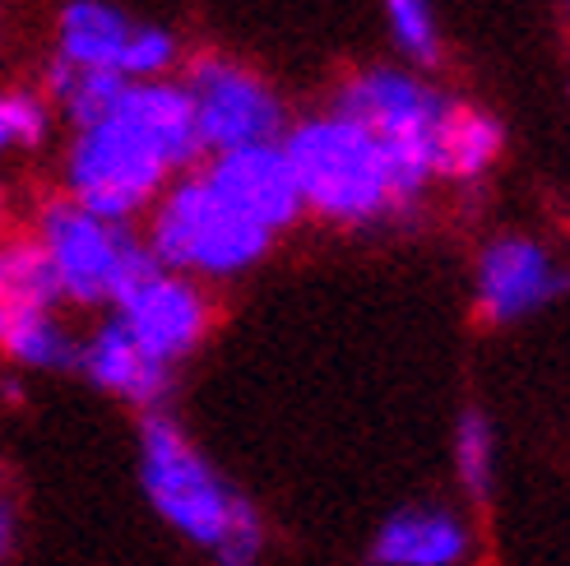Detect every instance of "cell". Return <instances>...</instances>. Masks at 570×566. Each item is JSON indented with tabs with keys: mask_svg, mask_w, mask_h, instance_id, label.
Returning <instances> with one entry per match:
<instances>
[{
	"mask_svg": "<svg viewBox=\"0 0 570 566\" xmlns=\"http://www.w3.org/2000/svg\"><path fill=\"white\" fill-rule=\"evenodd\" d=\"M570 289V274L529 237H501L478 261V316L488 325H515Z\"/></svg>",
	"mask_w": 570,
	"mask_h": 566,
	"instance_id": "8",
	"label": "cell"
},
{
	"mask_svg": "<svg viewBox=\"0 0 570 566\" xmlns=\"http://www.w3.org/2000/svg\"><path fill=\"white\" fill-rule=\"evenodd\" d=\"M173 56H177L173 33H163V28H135L121 51V75H163L173 66Z\"/></svg>",
	"mask_w": 570,
	"mask_h": 566,
	"instance_id": "23",
	"label": "cell"
},
{
	"mask_svg": "<svg viewBox=\"0 0 570 566\" xmlns=\"http://www.w3.org/2000/svg\"><path fill=\"white\" fill-rule=\"evenodd\" d=\"M450 107L436 89L422 79L399 75V70H366L344 84L334 117H348L362 130L381 139L390 158V182H394V209H409L426 177L436 173V139L450 117Z\"/></svg>",
	"mask_w": 570,
	"mask_h": 566,
	"instance_id": "3",
	"label": "cell"
},
{
	"mask_svg": "<svg viewBox=\"0 0 570 566\" xmlns=\"http://www.w3.org/2000/svg\"><path fill=\"white\" fill-rule=\"evenodd\" d=\"M394 38L404 42V51L413 56L417 66H436L441 61V42H436V19L426 0H385Z\"/></svg>",
	"mask_w": 570,
	"mask_h": 566,
	"instance_id": "20",
	"label": "cell"
},
{
	"mask_svg": "<svg viewBox=\"0 0 570 566\" xmlns=\"http://www.w3.org/2000/svg\"><path fill=\"white\" fill-rule=\"evenodd\" d=\"M265 553H269V529H265V516L250 506L237 520V529L223 539V548L214 553V566H265Z\"/></svg>",
	"mask_w": 570,
	"mask_h": 566,
	"instance_id": "22",
	"label": "cell"
},
{
	"mask_svg": "<svg viewBox=\"0 0 570 566\" xmlns=\"http://www.w3.org/2000/svg\"><path fill=\"white\" fill-rule=\"evenodd\" d=\"M61 283L38 242H14L0 251V325L28 311H56Z\"/></svg>",
	"mask_w": 570,
	"mask_h": 566,
	"instance_id": "15",
	"label": "cell"
},
{
	"mask_svg": "<svg viewBox=\"0 0 570 566\" xmlns=\"http://www.w3.org/2000/svg\"><path fill=\"white\" fill-rule=\"evenodd\" d=\"M473 557V525L464 511L436 501H413L390 511L372 544L366 566H469Z\"/></svg>",
	"mask_w": 570,
	"mask_h": 566,
	"instance_id": "11",
	"label": "cell"
},
{
	"mask_svg": "<svg viewBox=\"0 0 570 566\" xmlns=\"http://www.w3.org/2000/svg\"><path fill=\"white\" fill-rule=\"evenodd\" d=\"M167 173H173L167 158L121 117H107L89 130H79L70 154L75 205L107 223H126L135 209H145Z\"/></svg>",
	"mask_w": 570,
	"mask_h": 566,
	"instance_id": "6",
	"label": "cell"
},
{
	"mask_svg": "<svg viewBox=\"0 0 570 566\" xmlns=\"http://www.w3.org/2000/svg\"><path fill=\"white\" fill-rule=\"evenodd\" d=\"M501 149V121L473 107H450L436 139V173L441 177H478Z\"/></svg>",
	"mask_w": 570,
	"mask_h": 566,
	"instance_id": "16",
	"label": "cell"
},
{
	"mask_svg": "<svg viewBox=\"0 0 570 566\" xmlns=\"http://www.w3.org/2000/svg\"><path fill=\"white\" fill-rule=\"evenodd\" d=\"M111 117L135 126L149 145L167 158V167H186L199 154V130H195V103L177 84H130Z\"/></svg>",
	"mask_w": 570,
	"mask_h": 566,
	"instance_id": "13",
	"label": "cell"
},
{
	"mask_svg": "<svg viewBox=\"0 0 570 566\" xmlns=\"http://www.w3.org/2000/svg\"><path fill=\"white\" fill-rule=\"evenodd\" d=\"M205 182L223 195L227 205H237L246 218H255L265 233H278L302 214V191L293 177V163L283 145H250L218 154L205 167Z\"/></svg>",
	"mask_w": 570,
	"mask_h": 566,
	"instance_id": "10",
	"label": "cell"
},
{
	"mask_svg": "<svg viewBox=\"0 0 570 566\" xmlns=\"http://www.w3.org/2000/svg\"><path fill=\"white\" fill-rule=\"evenodd\" d=\"M126 89H130V79L121 70H75L70 84L61 89V103L79 121V130H89V126L111 117V107L121 103Z\"/></svg>",
	"mask_w": 570,
	"mask_h": 566,
	"instance_id": "19",
	"label": "cell"
},
{
	"mask_svg": "<svg viewBox=\"0 0 570 566\" xmlns=\"http://www.w3.org/2000/svg\"><path fill=\"white\" fill-rule=\"evenodd\" d=\"M135 33V23L102 6V0H75L61 14V61L75 70H121V51Z\"/></svg>",
	"mask_w": 570,
	"mask_h": 566,
	"instance_id": "14",
	"label": "cell"
},
{
	"mask_svg": "<svg viewBox=\"0 0 570 566\" xmlns=\"http://www.w3.org/2000/svg\"><path fill=\"white\" fill-rule=\"evenodd\" d=\"M14 534H19V516H14V501L0 492V566L10 562V553H14Z\"/></svg>",
	"mask_w": 570,
	"mask_h": 566,
	"instance_id": "24",
	"label": "cell"
},
{
	"mask_svg": "<svg viewBox=\"0 0 570 566\" xmlns=\"http://www.w3.org/2000/svg\"><path fill=\"white\" fill-rule=\"evenodd\" d=\"M75 367H79V372L89 377L98 390L117 394V400H126V404H135V409H149V413H158L163 400L173 394V367L154 362V358L126 334V325H121L117 316L94 330V339L79 349Z\"/></svg>",
	"mask_w": 570,
	"mask_h": 566,
	"instance_id": "12",
	"label": "cell"
},
{
	"mask_svg": "<svg viewBox=\"0 0 570 566\" xmlns=\"http://www.w3.org/2000/svg\"><path fill=\"white\" fill-rule=\"evenodd\" d=\"M117 321L126 325V334L145 349L154 362L177 367L181 358H190L209 334V302L195 283L177 279V274H158L149 279L135 297H126L117 306Z\"/></svg>",
	"mask_w": 570,
	"mask_h": 566,
	"instance_id": "9",
	"label": "cell"
},
{
	"mask_svg": "<svg viewBox=\"0 0 570 566\" xmlns=\"http://www.w3.org/2000/svg\"><path fill=\"white\" fill-rule=\"evenodd\" d=\"M38 246L47 251V261L56 270L61 297L83 302V306H94V302L121 306L149 279L163 274L149 242H139L126 223H107L89 209H79L75 201H56L42 209Z\"/></svg>",
	"mask_w": 570,
	"mask_h": 566,
	"instance_id": "4",
	"label": "cell"
},
{
	"mask_svg": "<svg viewBox=\"0 0 570 566\" xmlns=\"http://www.w3.org/2000/svg\"><path fill=\"white\" fill-rule=\"evenodd\" d=\"M190 103H195V130L199 149H250V145H274L283 126V107L269 94L261 75L246 66H233L223 56H199L190 66Z\"/></svg>",
	"mask_w": 570,
	"mask_h": 566,
	"instance_id": "7",
	"label": "cell"
},
{
	"mask_svg": "<svg viewBox=\"0 0 570 566\" xmlns=\"http://www.w3.org/2000/svg\"><path fill=\"white\" fill-rule=\"evenodd\" d=\"M283 154L293 163V177L302 191V205H311L338 223H366L394 209L390 158L372 130H362L348 117H316L302 121Z\"/></svg>",
	"mask_w": 570,
	"mask_h": 566,
	"instance_id": "2",
	"label": "cell"
},
{
	"mask_svg": "<svg viewBox=\"0 0 570 566\" xmlns=\"http://www.w3.org/2000/svg\"><path fill=\"white\" fill-rule=\"evenodd\" d=\"M269 237L274 233H265L237 205H227L199 173L167 191L149 233V251L163 270H195L227 279L261 261L269 251Z\"/></svg>",
	"mask_w": 570,
	"mask_h": 566,
	"instance_id": "5",
	"label": "cell"
},
{
	"mask_svg": "<svg viewBox=\"0 0 570 566\" xmlns=\"http://www.w3.org/2000/svg\"><path fill=\"white\" fill-rule=\"evenodd\" d=\"M0 349L19 367H38V372H61L75 367L79 344L70 339V330L56 321V311H28L0 325Z\"/></svg>",
	"mask_w": 570,
	"mask_h": 566,
	"instance_id": "17",
	"label": "cell"
},
{
	"mask_svg": "<svg viewBox=\"0 0 570 566\" xmlns=\"http://www.w3.org/2000/svg\"><path fill=\"white\" fill-rule=\"evenodd\" d=\"M47 135V107L38 98L28 94H6L0 98V149L10 145V139H19V145H42Z\"/></svg>",
	"mask_w": 570,
	"mask_h": 566,
	"instance_id": "21",
	"label": "cell"
},
{
	"mask_svg": "<svg viewBox=\"0 0 570 566\" xmlns=\"http://www.w3.org/2000/svg\"><path fill=\"white\" fill-rule=\"evenodd\" d=\"M139 488L167 529L181 534L190 548H205L209 557L250 511V501L163 409L145 413V428H139Z\"/></svg>",
	"mask_w": 570,
	"mask_h": 566,
	"instance_id": "1",
	"label": "cell"
},
{
	"mask_svg": "<svg viewBox=\"0 0 570 566\" xmlns=\"http://www.w3.org/2000/svg\"><path fill=\"white\" fill-rule=\"evenodd\" d=\"M454 478L469 501H488L497 488V428L482 409H464L454 418Z\"/></svg>",
	"mask_w": 570,
	"mask_h": 566,
	"instance_id": "18",
	"label": "cell"
}]
</instances>
